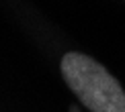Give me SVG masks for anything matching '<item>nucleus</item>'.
Segmentation results:
<instances>
[{
  "instance_id": "1",
  "label": "nucleus",
  "mask_w": 125,
  "mask_h": 112,
  "mask_svg": "<svg viewBox=\"0 0 125 112\" xmlns=\"http://www.w3.org/2000/svg\"><path fill=\"white\" fill-rule=\"evenodd\" d=\"M68 88L90 112H125V92L98 61L70 51L60 63Z\"/></svg>"
}]
</instances>
